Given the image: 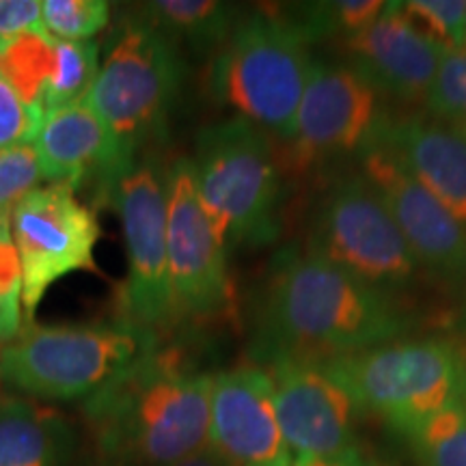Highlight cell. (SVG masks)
<instances>
[{
  "label": "cell",
  "mask_w": 466,
  "mask_h": 466,
  "mask_svg": "<svg viewBox=\"0 0 466 466\" xmlns=\"http://www.w3.org/2000/svg\"><path fill=\"white\" fill-rule=\"evenodd\" d=\"M291 466H374L360 456L357 447L339 453V456L330 458H313V460H302V462H294Z\"/></svg>",
  "instance_id": "32"
},
{
  "label": "cell",
  "mask_w": 466,
  "mask_h": 466,
  "mask_svg": "<svg viewBox=\"0 0 466 466\" xmlns=\"http://www.w3.org/2000/svg\"><path fill=\"white\" fill-rule=\"evenodd\" d=\"M425 106L434 119L466 132V48L442 55L434 83L425 96Z\"/></svg>",
  "instance_id": "26"
},
{
  "label": "cell",
  "mask_w": 466,
  "mask_h": 466,
  "mask_svg": "<svg viewBox=\"0 0 466 466\" xmlns=\"http://www.w3.org/2000/svg\"><path fill=\"white\" fill-rule=\"evenodd\" d=\"M264 370L291 464L352 450L357 404L324 370L322 360L277 357L266 360Z\"/></svg>",
  "instance_id": "13"
},
{
  "label": "cell",
  "mask_w": 466,
  "mask_h": 466,
  "mask_svg": "<svg viewBox=\"0 0 466 466\" xmlns=\"http://www.w3.org/2000/svg\"><path fill=\"white\" fill-rule=\"evenodd\" d=\"M137 11L175 44L199 55H217L244 14L240 5L218 0H154L137 5Z\"/></svg>",
  "instance_id": "20"
},
{
  "label": "cell",
  "mask_w": 466,
  "mask_h": 466,
  "mask_svg": "<svg viewBox=\"0 0 466 466\" xmlns=\"http://www.w3.org/2000/svg\"><path fill=\"white\" fill-rule=\"evenodd\" d=\"M33 147L42 165L44 182L69 184L76 190L93 182L100 195L110 179L134 160L86 97L46 115Z\"/></svg>",
  "instance_id": "17"
},
{
  "label": "cell",
  "mask_w": 466,
  "mask_h": 466,
  "mask_svg": "<svg viewBox=\"0 0 466 466\" xmlns=\"http://www.w3.org/2000/svg\"><path fill=\"white\" fill-rule=\"evenodd\" d=\"M44 119L42 108L22 100L14 86L0 78V151L33 145Z\"/></svg>",
  "instance_id": "30"
},
{
  "label": "cell",
  "mask_w": 466,
  "mask_h": 466,
  "mask_svg": "<svg viewBox=\"0 0 466 466\" xmlns=\"http://www.w3.org/2000/svg\"><path fill=\"white\" fill-rule=\"evenodd\" d=\"M167 258L177 319H214L231 313L233 283L227 247L201 206L192 158L167 168Z\"/></svg>",
  "instance_id": "11"
},
{
  "label": "cell",
  "mask_w": 466,
  "mask_h": 466,
  "mask_svg": "<svg viewBox=\"0 0 466 466\" xmlns=\"http://www.w3.org/2000/svg\"><path fill=\"white\" fill-rule=\"evenodd\" d=\"M322 365L354 404L408 439L466 398V363L445 339H395Z\"/></svg>",
  "instance_id": "7"
},
{
  "label": "cell",
  "mask_w": 466,
  "mask_h": 466,
  "mask_svg": "<svg viewBox=\"0 0 466 466\" xmlns=\"http://www.w3.org/2000/svg\"><path fill=\"white\" fill-rule=\"evenodd\" d=\"M11 236L22 266V309L26 322L63 277L96 268L102 229L96 209L69 184H46L11 209Z\"/></svg>",
  "instance_id": "10"
},
{
  "label": "cell",
  "mask_w": 466,
  "mask_h": 466,
  "mask_svg": "<svg viewBox=\"0 0 466 466\" xmlns=\"http://www.w3.org/2000/svg\"><path fill=\"white\" fill-rule=\"evenodd\" d=\"M162 337L126 319L93 324L25 322L0 350V384L35 401L89 400Z\"/></svg>",
  "instance_id": "3"
},
{
  "label": "cell",
  "mask_w": 466,
  "mask_h": 466,
  "mask_svg": "<svg viewBox=\"0 0 466 466\" xmlns=\"http://www.w3.org/2000/svg\"><path fill=\"white\" fill-rule=\"evenodd\" d=\"M167 168L154 151H145L100 195L124 227L127 277L121 289V319L160 337L179 322L167 258Z\"/></svg>",
  "instance_id": "8"
},
{
  "label": "cell",
  "mask_w": 466,
  "mask_h": 466,
  "mask_svg": "<svg viewBox=\"0 0 466 466\" xmlns=\"http://www.w3.org/2000/svg\"><path fill=\"white\" fill-rule=\"evenodd\" d=\"M173 466H227V462L218 456L217 451L212 450V447L208 445L206 450L192 453V456H188L186 460H182V462H177Z\"/></svg>",
  "instance_id": "33"
},
{
  "label": "cell",
  "mask_w": 466,
  "mask_h": 466,
  "mask_svg": "<svg viewBox=\"0 0 466 466\" xmlns=\"http://www.w3.org/2000/svg\"><path fill=\"white\" fill-rule=\"evenodd\" d=\"M406 20L445 50L464 48V11L462 0H408L400 3Z\"/></svg>",
  "instance_id": "27"
},
{
  "label": "cell",
  "mask_w": 466,
  "mask_h": 466,
  "mask_svg": "<svg viewBox=\"0 0 466 466\" xmlns=\"http://www.w3.org/2000/svg\"><path fill=\"white\" fill-rule=\"evenodd\" d=\"M42 26V0H0V48Z\"/></svg>",
  "instance_id": "31"
},
{
  "label": "cell",
  "mask_w": 466,
  "mask_h": 466,
  "mask_svg": "<svg viewBox=\"0 0 466 466\" xmlns=\"http://www.w3.org/2000/svg\"><path fill=\"white\" fill-rule=\"evenodd\" d=\"M410 441L428 466H466V398L423 423Z\"/></svg>",
  "instance_id": "24"
},
{
  "label": "cell",
  "mask_w": 466,
  "mask_h": 466,
  "mask_svg": "<svg viewBox=\"0 0 466 466\" xmlns=\"http://www.w3.org/2000/svg\"><path fill=\"white\" fill-rule=\"evenodd\" d=\"M387 124L378 93L352 67L313 63L289 145L300 167L354 151L365 156L380 145Z\"/></svg>",
  "instance_id": "12"
},
{
  "label": "cell",
  "mask_w": 466,
  "mask_h": 466,
  "mask_svg": "<svg viewBox=\"0 0 466 466\" xmlns=\"http://www.w3.org/2000/svg\"><path fill=\"white\" fill-rule=\"evenodd\" d=\"M363 177L374 186L417 264L445 279L466 275V227L389 149L363 156Z\"/></svg>",
  "instance_id": "14"
},
{
  "label": "cell",
  "mask_w": 466,
  "mask_h": 466,
  "mask_svg": "<svg viewBox=\"0 0 466 466\" xmlns=\"http://www.w3.org/2000/svg\"><path fill=\"white\" fill-rule=\"evenodd\" d=\"M55 66L56 39L44 28L20 35L0 48V78L14 86L22 100L37 108H42Z\"/></svg>",
  "instance_id": "21"
},
{
  "label": "cell",
  "mask_w": 466,
  "mask_h": 466,
  "mask_svg": "<svg viewBox=\"0 0 466 466\" xmlns=\"http://www.w3.org/2000/svg\"><path fill=\"white\" fill-rule=\"evenodd\" d=\"M212 382L177 348L151 350L80 404L96 464L173 466L206 450Z\"/></svg>",
  "instance_id": "2"
},
{
  "label": "cell",
  "mask_w": 466,
  "mask_h": 466,
  "mask_svg": "<svg viewBox=\"0 0 466 466\" xmlns=\"http://www.w3.org/2000/svg\"><path fill=\"white\" fill-rule=\"evenodd\" d=\"M100 44L97 42H61L56 39V66L44 96V113L85 100L100 74Z\"/></svg>",
  "instance_id": "23"
},
{
  "label": "cell",
  "mask_w": 466,
  "mask_h": 466,
  "mask_svg": "<svg viewBox=\"0 0 466 466\" xmlns=\"http://www.w3.org/2000/svg\"><path fill=\"white\" fill-rule=\"evenodd\" d=\"M311 66L307 39L279 11H248L212 56L208 86L218 104L289 143Z\"/></svg>",
  "instance_id": "5"
},
{
  "label": "cell",
  "mask_w": 466,
  "mask_h": 466,
  "mask_svg": "<svg viewBox=\"0 0 466 466\" xmlns=\"http://www.w3.org/2000/svg\"><path fill=\"white\" fill-rule=\"evenodd\" d=\"M108 22L106 0H42L44 31L61 42H91Z\"/></svg>",
  "instance_id": "25"
},
{
  "label": "cell",
  "mask_w": 466,
  "mask_h": 466,
  "mask_svg": "<svg viewBox=\"0 0 466 466\" xmlns=\"http://www.w3.org/2000/svg\"><path fill=\"white\" fill-rule=\"evenodd\" d=\"M404 330L406 318L387 291L309 247H285L255 309V357L329 360L395 341Z\"/></svg>",
  "instance_id": "1"
},
{
  "label": "cell",
  "mask_w": 466,
  "mask_h": 466,
  "mask_svg": "<svg viewBox=\"0 0 466 466\" xmlns=\"http://www.w3.org/2000/svg\"><path fill=\"white\" fill-rule=\"evenodd\" d=\"M350 67L376 93L400 100H425L445 48L419 33L400 3H387L380 17L346 39Z\"/></svg>",
  "instance_id": "16"
},
{
  "label": "cell",
  "mask_w": 466,
  "mask_h": 466,
  "mask_svg": "<svg viewBox=\"0 0 466 466\" xmlns=\"http://www.w3.org/2000/svg\"><path fill=\"white\" fill-rule=\"evenodd\" d=\"M42 182V165L33 145L0 151V217H9L11 209Z\"/></svg>",
  "instance_id": "29"
},
{
  "label": "cell",
  "mask_w": 466,
  "mask_h": 466,
  "mask_svg": "<svg viewBox=\"0 0 466 466\" xmlns=\"http://www.w3.org/2000/svg\"><path fill=\"white\" fill-rule=\"evenodd\" d=\"M209 447L227 466H291L264 367L242 365L214 376Z\"/></svg>",
  "instance_id": "15"
},
{
  "label": "cell",
  "mask_w": 466,
  "mask_h": 466,
  "mask_svg": "<svg viewBox=\"0 0 466 466\" xmlns=\"http://www.w3.org/2000/svg\"><path fill=\"white\" fill-rule=\"evenodd\" d=\"M179 46L137 9L116 22L86 102L130 158L167 134L184 80Z\"/></svg>",
  "instance_id": "6"
},
{
  "label": "cell",
  "mask_w": 466,
  "mask_h": 466,
  "mask_svg": "<svg viewBox=\"0 0 466 466\" xmlns=\"http://www.w3.org/2000/svg\"><path fill=\"white\" fill-rule=\"evenodd\" d=\"M11 217V214H9ZM9 217H0V350L22 330V266Z\"/></svg>",
  "instance_id": "28"
},
{
  "label": "cell",
  "mask_w": 466,
  "mask_h": 466,
  "mask_svg": "<svg viewBox=\"0 0 466 466\" xmlns=\"http://www.w3.org/2000/svg\"><path fill=\"white\" fill-rule=\"evenodd\" d=\"M195 175L201 206L229 248L268 247L281 233V173L270 134L229 116L197 134Z\"/></svg>",
  "instance_id": "4"
},
{
  "label": "cell",
  "mask_w": 466,
  "mask_h": 466,
  "mask_svg": "<svg viewBox=\"0 0 466 466\" xmlns=\"http://www.w3.org/2000/svg\"><path fill=\"white\" fill-rule=\"evenodd\" d=\"M309 248L387 294L404 288L419 268L380 195L363 175L339 179L329 190Z\"/></svg>",
  "instance_id": "9"
},
{
  "label": "cell",
  "mask_w": 466,
  "mask_h": 466,
  "mask_svg": "<svg viewBox=\"0 0 466 466\" xmlns=\"http://www.w3.org/2000/svg\"><path fill=\"white\" fill-rule=\"evenodd\" d=\"M76 428L61 410L0 391V466H69Z\"/></svg>",
  "instance_id": "19"
},
{
  "label": "cell",
  "mask_w": 466,
  "mask_h": 466,
  "mask_svg": "<svg viewBox=\"0 0 466 466\" xmlns=\"http://www.w3.org/2000/svg\"><path fill=\"white\" fill-rule=\"evenodd\" d=\"M464 48H466V11H464Z\"/></svg>",
  "instance_id": "34"
},
{
  "label": "cell",
  "mask_w": 466,
  "mask_h": 466,
  "mask_svg": "<svg viewBox=\"0 0 466 466\" xmlns=\"http://www.w3.org/2000/svg\"><path fill=\"white\" fill-rule=\"evenodd\" d=\"M389 149L466 227V132L434 116H406L384 127Z\"/></svg>",
  "instance_id": "18"
},
{
  "label": "cell",
  "mask_w": 466,
  "mask_h": 466,
  "mask_svg": "<svg viewBox=\"0 0 466 466\" xmlns=\"http://www.w3.org/2000/svg\"><path fill=\"white\" fill-rule=\"evenodd\" d=\"M384 5L382 0H330L294 5L291 9H279V14L311 44L335 35H346L348 39L365 31L380 17Z\"/></svg>",
  "instance_id": "22"
}]
</instances>
